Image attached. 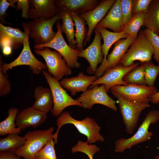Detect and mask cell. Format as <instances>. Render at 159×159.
I'll return each instance as SVG.
<instances>
[{
  "mask_svg": "<svg viewBox=\"0 0 159 159\" xmlns=\"http://www.w3.org/2000/svg\"><path fill=\"white\" fill-rule=\"evenodd\" d=\"M67 124L74 125L80 133L87 137V141L89 144L104 140L103 136L100 133L101 127L94 119L88 116L82 120H77L72 117L69 112L64 111L57 120L58 128L53 134L54 144L58 143V134L60 129L62 126Z\"/></svg>",
  "mask_w": 159,
  "mask_h": 159,
  "instance_id": "obj_1",
  "label": "cell"
},
{
  "mask_svg": "<svg viewBox=\"0 0 159 159\" xmlns=\"http://www.w3.org/2000/svg\"><path fill=\"white\" fill-rule=\"evenodd\" d=\"M24 32L25 37L23 43V48L19 56L12 62L8 63L2 64L1 56H0V71L3 73H6L10 69L21 65H27L35 75L39 74L43 70H47L46 64L37 59L32 53L29 44V28L27 23L23 22L21 23Z\"/></svg>",
  "mask_w": 159,
  "mask_h": 159,
  "instance_id": "obj_2",
  "label": "cell"
},
{
  "mask_svg": "<svg viewBox=\"0 0 159 159\" xmlns=\"http://www.w3.org/2000/svg\"><path fill=\"white\" fill-rule=\"evenodd\" d=\"M159 121V111L152 110L147 113L137 132L131 137L121 138L115 142V152L122 153L126 150L150 140L153 135L151 132L149 131L151 124H154Z\"/></svg>",
  "mask_w": 159,
  "mask_h": 159,
  "instance_id": "obj_3",
  "label": "cell"
},
{
  "mask_svg": "<svg viewBox=\"0 0 159 159\" xmlns=\"http://www.w3.org/2000/svg\"><path fill=\"white\" fill-rule=\"evenodd\" d=\"M54 130L52 127L46 130L29 131L24 136L26 139L25 143L14 153L24 159H36L37 153L50 140L53 139Z\"/></svg>",
  "mask_w": 159,
  "mask_h": 159,
  "instance_id": "obj_4",
  "label": "cell"
},
{
  "mask_svg": "<svg viewBox=\"0 0 159 159\" xmlns=\"http://www.w3.org/2000/svg\"><path fill=\"white\" fill-rule=\"evenodd\" d=\"M154 50L150 43L143 32L140 30L138 35L123 56L119 64L124 67L133 65L136 60L141 63L151 61Z\"/></svg>",
  "mask_w": 159,
  "mask_h": 159,
  "instance_id": "obj_5",
  "label": "cell"
},
{
  "mask_svg": "<svg viewBox=\"0 0 159 159\" xmlns=\"http://www.w3.org/2000/svg\"><path fill=\"white\" fill-rule=\"evenodd\" d=\"M110 91L118 100L119 111L122 118L125 132L128 134H132L137 126L140 113L145 109L150 107V104L134 102L112 90Z\"/></svg>",
  "mask_w": 159,
  "mask_h": 159,
  "instance_id": "obj_6",
  "label": "cell"
},
{
  "mask_svg": "<svg viewBox=\"0 0 159 159\" xmlns=\"http://www.w3.org/2000/svg\"><path fill=\"white\" fill-rule=\"evenodd\" d=\"M42 73L52 92L53 105L50 111L52 116L55 117L59 116L64 109L70 106L77 105L82 107L81 104L77 99H73L67 93L59 81L45 70H43Z\"/></svg>",
  "mask_w": 159,
  "mask_h": 159,
  "instance_id": "obj_7",
  "label": "cell"
},
{
  "mask_svg": "<svg viewBox=\"0 0 159 159\" xmlns=\"http://www.w3.org/2000/svg\"><path fill=\"white\" fill-rule=\"evenodd\" d=\"M61 19L59 12L53 18L46 19L43 17L29 21V35L33 40L35 44H46L52 40L57 32L53 30L54 24Z\"/></svg>",
  "mask_w": 159,
  "mask_h": 159,
  "instance_id": "obj_8",
  "label": "cell"
},
{
  "mask_svg": "<svg viewBox=\"0 0 159 159\" xmlns=\"http://www.w3.org/2000/svg\"><path fill=\"white\" fill-rule=\"evenodd\" d=\"M57 22V30L53 39L49 43L44 45L34 44V48L36 50L42 49L46 47L54 49L62 55L69 67L79 68L81 67L80 63L78 61L80 51L76 49L72 48L67 44L61 31L59 21Z\"/></svg>",
  "mask_w": 159,
  "mask_h": 159,
  "instance_id": "obj_9",
  "label": "cell"
},
{
  "mask_svg": "<svg viewBox=\"0 0 159 159\" xmlns=\"http://www.w3.org/2000/svg\"><path fill=\"white\" fill-rule=\"evenodd\" d=\"M34 50L37 55L42 56L44 59L47 71L57 80H61L64 76L71 75V68L62 55L56 50L52 51L47 47Z\"/></svg>",
  "mask_w": 159,
  "mask_h": 159,
  "instance_id": "obj_10",
  "label": "cell"
},
{
  "mask_svg": "<svg viewBox=\"0 0 159 159\" xmlns=\"http://www.w3.org/2000/svg\"><path fill=\"white\" fill-rule=\"evenodd\" d=\"M84 108L91 109L95 104L105 105L114 111L117 110L116 102L107 94L104 85H98L83 92L77 99Z\"/></svg>",
  "mask_w": 159,
  "mask_h": 159,
  "instance_id": "obj_11",
  "label": "cell"
},
{
  "mask_svg": "<svg viewBox=\"0 0 159 159\" xmlns=\"http://www.w3.org/2000/svg\"><path fill=\"white\" fill-rule=\"evenodd\" d=\"M110 90L114 91L127 100L137 103H149L150 102V97L158 92L156 87L154 86L132 84L115 86Z\"/></svg>",
  "mask_w": 159,
  "mask_h": 159,
  "instance_id": "obj_12",
  "label": "cell"
},
{
  "mask_svg": "<svg viewBox=\"0 0 159 159\" xmlns=\"http://www.w3.org/2000/svg\"><path fill=\"white\" fill-rule=\"evenodd\" d=\"M139 64V63H137L126 67L118 64L112 68L107 69L101 77L92 83L90 86L89 89L97 85L103 84L107 92L115 86L127 85L128 84L123 80V77L127 73L138 66Z\"/></svg>",
  "mask_w": 159,
  "mask_h": 159,
  "instance_id": "obj_13",
  "label": "cell"
},
{
  "mask_svg": "<svg viewBox=\"0 0 159 159\" xmlns=\"http://www.w3.org/2000/svg\"><path fill=\"white\" fill-rule=\"evenodd\" d=\"M116 1V0H102L93 9L79 15L85 21L88 27L87 36L83 44L84 46L90 42L96 26L104 18Z\"/></svg>",
  "mask_w": 159,
  "mask_h": 159,
  "instance_id": "obj_14",
  "label": "cell"
},
{
  "mask_svg": "<svg viewBox=\"0 0 159 159\" xmlns=\"http://www.w3.org/2000/svg\"><path fill=\"white\" fill-rule=\"evenodd\" d=\"M94 32L95 35L92 43L86 49L80 51L78 55L79 57L85 58L89 63L90 66L87 71L89 74H95L98 65L101 64L103 59L101 48L102 36L98 31Z\"/></svg>",
  "mask_w": 159,
  "mask_h": 159,
  "instance_id": "obj_15",
  "label": "cell"
},
{
  "mask_svg": "<svg viewBox=\"0 0 159 159\" xmlns=\"http://www.w3.org/2000/svg\"><path fill=\"white\" fill-rule=\"evenodd\" d=\"M55 0H29L28 19L33 20L40 17L51 19L59 12V9Z\"/></svg>",
  "mask_w": 159,
  "mask_h": 159,
  "instance_id": "obj_16",
  "label": "cell"
},
{
  "mask_svg": "<svg viewBox=\"0 0 159 159\" xmlns=\"http://www.w3.org/2000/svg\"><path fill=\"white\" fill-rule=\"evenodd\" d=\"M97 31L100 33L103 40V43L101 46L103 59L95 74V75L98 78L101 77L107 70V57L111 46L117 41L122 39L126 38L129 35L123 32H111L106 28L99 29Z\"/></svg>",
  "mask_w": 159,
  "mask_h": 159,
  "instance_id": "obj_17",
  "label": "cell"
},
{
  "mask_svg": "<svg viewBox=\"0 0 159 159\" xmlns=\"http://www.w3.org/2000/svg\"><path fill=\"white\" fill-rule=\"evenodd\" d=\"M46 114L32 107L24 109L18 114L16 120V124L21 130L32 127L36 128L46 121Z\"/></svg>",
  "mask_w": 159,
  "mask_h": 159,
  "instance_id": "obj_18",
  "label": "cell"
},
{
  "mask_svg": "<svg viewBox=\"0 0 159 159\" xmlns=\"http://www.w3.org/2000/svg\"><path fill=\"white\" fill-rule=\"evenodd\" d=\"M98 78L95 75L88 76L82 72L76 76L63 78L60 82L62 87L70 92L72 95L78 92H85L92 83Z\"/></svg>",
  "mask_w": 159,
  "mask_h": 159,
  "instance_id": "obj_19",
  "label": "cell"
},
{
  "mask_svg": "<svg viewBox=\"0 0 159 159\" xmlns=\"http://www.w3.org/2000/svg\"><path fill=\"white\" fill-rule=\"evenodd\" d=\"M121 0H117L105 18L96 26L95 32L100 28H109L114 32H121L122 16L120 7Z\"/></svg>",
  "mask_w": 159,
  "mask_h": 159,
  "instance_id": "obj_20",
  "label": "cell"
},
{
  "mask_svg": "<svg viewBox=\"0 0 159 159\" xmlns=\"http://www.w3.org/2000/svg\"><path fill=\"white\" fill-rule=\"evenodd\" d=\"M137 38L129 35L127 38L120 39L114 44L112 52L107 56V70L114 67L119 63L129 47Z\"/></svg>",
  "mask_w": 159,
  "mask_h": 159,
  "instance_id": "obj_21",
  "label": "cell"
},
{
  "mask_svg": "<svg viewBox=\"0 0 159 159\" xmlns=\"http://www.w3.org/2000/svg\"><path fill=\"white\" fill-rule=\"evenodd\" d=\"M35 102L32 107L46 114L52 109L53 100L50 88L38 86L34 90Z\"/></svg>",
  "mask_w": 159,
  "mask_h": 159,
  "instance_id": "obj_22",
  "label": "cell"
},
{
  "mask_svg": "<svg viewBox=\"0 0 159 159\" xmlns=\"http://www.w3.org/2000/svg\"><path fill=\"white\" fill-rule=\"evenodd\" d=\"M56 3L58 6L66 9L70 14L79 16L95 8L99 2L97 0H56Z\"/></svg>",
  "mask_w": 159,
  "mask_h": 159,
  "instance_id": "obj_23",
  "label": "cell"
},
{
  "mask_svg": "<svg viewBox=\"0 0 159 159\" xmlns=\"http://www.w3.org/2000/svg\"><path fill=\"white\" fill-rule=\"evenodd\" d=\"M57 6L59 9V12L62 21L60 26L61 31L62 33L65 34L69 46L73 49H76L77 45L74 39V22L70 14L66 9Z\"/></svg>",
  "mask_w": 159,
  "mask_h": 159,
  "instance_id": "obj_24",
  "label": "cell"
},
{
  "mask_svg": "<svg viewBox=\"0 0 159 159\" xmlns=\"http://www.w3.org/2000/svg\"><path fill=\"white\" fill-rule=\"evenodd\" d=\"M159 35V0H152L145 13L143 26Z\"/></svg>",
  "mask_w": 159,
  "mask_h": 159,
  "instance_id": "obj_25",
  "label": "cell"
},
{
  "mask_svg": "<svg viewBox=\"0 0 159 159\" xmlns=\"http://www.w3.org/2000/svg\"><path fill=\"white\" fill-rule=\"evenodd\" d=\"M0 36L8 38L11 42L12 49H16L23 45L25 33L18 28L6 26L0 23Z\"/></svg>",
  "mask_w": 159,
  "mask_h": 159,
  "instance_id": "obj_26",
  "label": "cell"
},
{
  "mask_svg": "<svg viewBox=\"0 0 159 159\" xmlns=\"http://www.w3.org/2000/svg\"><path fill=\"white\" fill-rule=\"evenodd\" d=\"M19 109L16 107L10 108L8 110V116L4 120L0 122V135L1 136L7 134H19L21 130L16 127L15 121L19 113Z\"/></svg>",
  "mask_w": 159,
  "mask_h": 159,
  "instance_id": "obj_27",
  "label": "cell"
},
{
  "mask_svg": "<svg viewBox=\"0 0 159 159\" xmlns=\"http://www.w3.org/2000/svg\"><path fill=\"white\" fill-rule=\"evenodd\" d=\"M26 140L24 137H21L18 134H9L6 137L0 139V151L15 153L24 144Z\"/></svg>",
  "mask_w": 159,
  "mask_h": 159,
  "instance_id": "obj_28",
  "label": "cell"
},
{
  "mask_svg": "<svg viewBox=\"0 0 159 159\" xmlns=\"http://www.w3.org/2000/svg\"><path fill=\"white\" fill-rule=\"evenodd\" d=\"M74 23L76 31L75 37L76 43V49L79 51L83 49L84 41L86 39L88 33L85 21L78 14L74 13L70 14Z\"/></svg>",
  "mask_w": 159,
  "mask_h": 159,
  "instance_id": "obj_29",
  "label": "cell"
},
{
  "mask_svg": "<svg viewBox=\"0 0 159 159\" xmlns=\"http://www.w3.org/2000/svg\"><path fill=\"white\" fill-rule=\"evenodd\" d=\"M145 12L136 14L123 28L121 32L137 37L139 31L143 26L145 20Z\"/></svg>",
  "mask_w": 159,
  "mask_h": 159,
  "instance_id": "obj_30",
  "label": "cell"
},
{
  "mask_svg": "<svg viewBox=\"0 0 159 159\" xmlns=\"http://www.w3.org/2000/svg\"><path fill=\"white\" fill-rule=\"evenodd\" d=\"M123 80L128 84L146 85L143 65L141 64V65L128 72L124 76Z\"/></svg>",
  "mask_w": 159,
  "mask_h": 159,
  "instance_id": "obj_31",
  "label": "cell"
},
{
  "mask_svg": "<svg viewBox=\"0 0 159 159\" xmlns=\"http://www.w3.org/2000/svg\"><path fill=\"white\" fill-rule=\"evenodd\" d=\"M144 67L146 85L153 86L156 78L159 74V65H155L151 61L141 63Z\"/></svg>",
  "mask_w": 159,
  "mask_h": 159,
  "instance_id": "obj_32",
  "label": "cell"
},
{
  "mask_svg": "<svg viewBox=\"0 0 159 159\" xmlns=\"http://www.w3.org/2000/svg\"><path fill=\"white\" fill-rule=\"evenodd\" d=\"M72 152H81L86 154L90 159H93L94 155L100 151V149L97 146L92 144H89L87 141L84 142L79 140L77 144L73 146L71 149Z\"/></svg>",
  "mask_w": 159,
  "mask_h": 159,
  "instance_id": "obj_33",
  "label": "cell"
},
{
  "mask_svg": "<svg viewBox=\"0 0 159 159\" xmlns=\"http://www.w3.org/2000/svg\"><path fill=\"white\" fill-rule=\"evenodd\" d=\"M54 140H50L36 155V159H57Z\"/></svg>",
  "mask_w": 159,
  "mask_h": 159,
  "instance_id": "obj_34",
  "label": "cell"
},
{
  "mask_svg": "<svg viewBox=\"0 0 159 159\" xmlns=\"http://www.w3.org/2000/svg\"><path fill=\"white\" fill-rule=\"evenodd\" d=\"M132 6V0H121L120 7L122 16V29L133 16Z\"/></svg>",
  "mask_w": 159,
  "mask_h": 159,
  "instance_id": "obj_35",
  "label": "cell"
},
{
  "mask_svg": "<svg viewBox=\"0 0 159 159\" xmlns=\"http://www.w3.org/2000/svg\"><path fill=\"white\" fill-rule=\"evenodd\" d=\"M143 31L154 49V59L159 63V36L153 31L147 28Z\"/></svg>",
  "mask_w": 159,
  "mask_h": 159,
  "instance_id": "obj_36",
  "label": "cell"
},
{
  "mask_svg": "<svg viewBox=\"0 0 159 159\" xmlns=\"http://www.w3.org/2000/svg\"><path fill=\"white\" fill-rule=\"evenodd\" d=\"M9 2L11 6L16 7V11L21 9L22 11L21 17L26 20L28 19V14L29 9V0H9Z\"/></svg>",
  "mask_w": 159,
  "mask_h": 159,
  "instance_id": "obj_37",
  "label": "cell"
},
{
  "mask_svg": "<svg viewBox=\"0 0 159 159\" xmlns=\"http://www.w3.org/2000/svg\"><path fill=\"white\" fill-rule=\"evenodd\" d=\"M11 90L8 75L0 71V96L2 97L10 93Z\"/></svg>",
  "mask_w": 159,
  "mask_h": 159,
  "instance_id": "obj_38",
  "label": "cell"
},
{
  "mask_svg": "<svg viewBox=\"0 0 159 159\" xmlns=\"http://www.w3.org/2000/svg\"><path fill=\"white\" fill-rule=\"evenodd\" d=\"M152 0H132L133 16L137 13L145 12L147 11Z\"/></svg>",
  "mask_w": 159,
  "mask_h": 159,
  "instance_id": "obj_39",
  "label": "cell"
},
{
  "mask_svg": "<svg viewBox=\"0 0 159 159\" xmlns=\"http://www.w3.org/2000/svg\"><path fill=\"white\" fill-rule=\"evenodd\" d=\"M11 6V4L7 0H0V23L4 24H8L5 20V17L8 16L6 11L8 7Z\"/></svg>",
  "mask_w": 159,
  "mask_h": 159,
  "instance_id": "obj_40",
  "label": "cell"
},
{
  "mask_svg": "<svg viewBox=\"0 0 159 159\" xmlns=\"http://www.w3.org/2000/svg\"><path fill=\"white\" fill-rule=\"evenodd\" d=\"M0 159H21L14 153L9 152H0Z\"/></svg>",
  "mask_w": 159,
  "mask_h": 159,
  "instance_id": "obj_41",
  "label": "cell"
},
{
  "mask_svg": "<svg viewBox=\"0 0 159 159\" xmlns=\"http://www.w3.org/2000/svg\"><path fill=\"white\" fill-rule=\"evenodd\" d=\"M150 102L152 103L157 104L159 103V91L150 97Z\"/></svg>",
  "mask_w": 159,
  "mask_h": 159,
  "instance_id": "obj_42",
  "label": "cell"
},
{
  "mask_svg": "<svg viewBox=\"0 0 159 159\" xmlns=\"http://www.w3.org/2000/svg\"><path fill=\"white\" fill-rule=\"evenodd\" d=\"M3 54L6 56L11 54L12 51V48L10 46H5L2 48Z\"/></svg>",
  "mask_w": 159,
  "mask_h": 159,
  "instance_id": "obj_43",
  "label": "cell"
},
{
  "mask_svg": "<svg viewBox=\"0 0 159 159\" xmlns=\"http://www.w3.org/2000/svg\"><path fill=\"white\" fill-rule=\"evenodd\" d=\"M153 159H159V155H156L155 157Z\"/></svg>",
  "mask_w": 159,
  "mask_h": 159,
  "instance_id": "obj_44",
  "label": "cell"
},
{
  "mask_svg": "<svg viewBox=\"0 0 159 159\" xmlns=\"http://www.w3.org/2000/svg\"></svg>",
  "mask_w": 159,
  "mask_h": 159,
  "instance_id": "obj_45",
  "label": "cell"
}]
</instances>
